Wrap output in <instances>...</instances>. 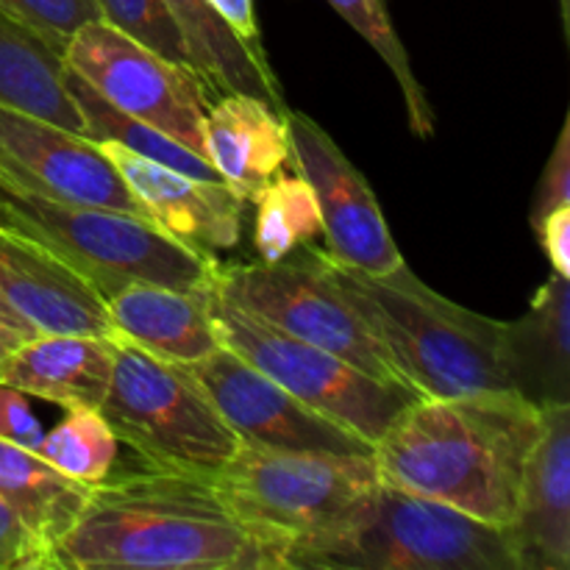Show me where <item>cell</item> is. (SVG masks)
<instances>
[{
	"label": "cell",
	"mask_w": 570,
	"mask_h": 570,
	"mask_svg": "<svg viewBox=\"0 0 570 570\" xmlns=\"http://www.w3.org/2000/svg\"><path fill=\"white\" fill-rule=\"evenodd\" d=\"M48 570H284V549L239 521L209 476L154 465L92 484Z\"/></svg>",
	"instance_id": "cell-1"
},
{
	"label": "cell",
	"mask_w": 570,
	"mask_h": 570,
	"mask_svg": "<svg viewBox=\"0 0 570 570\" xmlns=\"http://www.w3.org/2000/svg\"><path fill=\"white\" fill-rule=\"evenodd\" d=\"M543 410L515 390L417 399L373 445L382 482L510 527Z\"/></svg>",
	"instance_id": "cell-2"
},
{
	"label": "cell",
	"mask_w": 570,
	"mask_h": 570,
	"mask_svg": "<svg viewBox=\"0 0 570 570\" xmlns=\"http://www.w3.org/2000/svg\"><path fill=\"white\" fill-rule=\"evenodd\" d=\"M312 256L337 284L401 382L421 399L512 390L504 323L434 293L415 273H362L326 250Z\"/></svg>",
	"instance_id": "cell-3"
},
{
	"label": "cell",
	"mask_w": 570,
	"mask_h": 570,
	"mask_svg": "<svg viewBox=\"0 0 570 570\" xmlns=\"http://www.w3.org/2000/svg\"><path fill=\"white\" fill-rule=\"evenodd\" d=\"M284 570H521L507 527L379 479L321 532L293 540Z\"/></svg>",
	"instance_id": "cell-4"
},
{
	"label": "cell",
	"mask_w": 570,
	"mask_h": 570,
	"mask_svg": "<svg viewBox=\"0 0 570 570\" xmlns=\"http://www.w3.org/2000/svg\"><path fill=\"white\" fill-rule=\"evenodd\" d=\"M111 340V379L98 412L156 468L215 476L239 438L228 429L187 365L159 360L131 340Z\"/></svg>",
	"instance_id": "cell-5"
},
{
	"label": "cell",
	"mask_w": 570,
	"mask_h": 570,
	"mask_svg": "<svg viewBox=\"0 0 570 570\" xmlns=\"http://www.w3.org/2000/svg\"><path fill=\"white\" fill-rule=\"evenodd\" d=\"M6 220L53 248L78 273L111 295L128 284L193 289L212 282L217 259L161 232L148 217L104 206H70L0 187Z\"/></svg>",
	"instance_id": "cell-6"
},
{
	"label": "cell",
	"mask_w": 570,
	"mask_h": 570,
	"mask_svg": "<svg viewBox=\"0 0 570 570\" xmlns=\"http://www.w3.org/2000/svg\"><path fill=\"white\" fill-rule=\"evenodd\" d=\"M234 515L287 546L337 521L379 482L373 454L295 451L239 440L232 460L209 476Z\"/></svg>",
	"instance_id": "cell-7"
},
{
	"label": "cell",
	"mask_w": 570,
	"mask_h": 570,
	"mask_svg": "<svg viewBox=\"0 0 570 570\" xmlns=\"http://www.w3.org/2000/svg\"><path fill=\"white\" fill-rule=\"evenodd\" d=\"M212 312L223 348L234 351L267 379L304 401L321 415L376 445L390 423L421 395L401 384L382 382L343 356L282 332L273 323L250 315L212 287Z\"/></svg>",
	"instance_id": "cell-8"
},
{
	"label": "cell",
	"mask_w": 570,
	"mask_h": 570,
	"mask_svg": "<svg viewBox=\"0 0 570 570\" xmlns=\"http://www.w3.org/2000/svg\"><path fill=\"white\" fill-rule=\"evenodd\" d=\"M212 287L282 332L332 351L382 382L406 387L354 306L317 265L312 248L306 254H287L278 262H217Z\"/></svg>",
	"instance_id": "cell-9"
},
{
	"label": "cell",
	"mask_w": 570,
	"mask_h": 570,
	"mask_svg": "<svg viewBox=\"0 0 570 570\" xmlns=\"http://www.w3.org/2000/svg\"><path fill=\"white\" fill-rule=\"evenodd\" d=\"M61 59L115 109L170 134L206 159L204 111L212 95L193 67L165 59L100 17L67 39Z\"/></svg>",
	"instance_id": "cell-10"
},
{
	"label": "cell",
	"mask_w": 570,
	"mask_h": 570,
	"mask_svg": "<svg viewBox=\"0 0 570 570\" xmlns=\"http://www.w3.org/2000/svg\"><path fill=\"white\" fill-rule=\"evenodd\" d=\"M0 187L148 217L98 142L0 104ZM150 220V217H148Z\"/></svg>",
	"instance_id": "cell-11"
},
{
	"label": "cell",
	"mask_w": 570,
	"mask_h": 570,
	"mask_svg": "<svg viewBox=\"0 0 570 570\" xmlns=\"http://www.w3.org/2000/svg\"><path fill=\"white\" fill-rule=\"evenodd\" d=\"M289 161L306 178L321 206L323 237L334 259L362 273H390L404 265L384 212L367 178L304 111L284 109Z\"/></svg>",
	"instance_id": "cell-12"
},
{
	"label": "cell",
	"mask_w": 570,
	"mask_h": 570,
	"mask_svg": "<svg viewBox=\"0 0 570 570\" xmlns=\"http://www.w3.org/2000/svg\"><path fill=\"white\" fill-rule=\"evenodd\" d=\"M187 367L239 440L273 449L373 454L360 434L306 406L223 345Z\"/></svg>",
	"instance_id": "cell-13"
},
{
	"label": "cell",
	"mask_w": 570,
	"mask_h": 570,
	"mask_svg": "<svg viewBox=\"0 0 570 570\" xmlns=\"http://www.w3.org/2000/svg\"><path fill=\"white\" fill-rule=\"evenodd\" d=\"M0 301L33 334L115 337L106 298L53 248L0 223Z\"/></svg>",
	"instance_id": "cell-14"
},
{
	"label": "cell",
	"mask_w": 570,
	"mask_h": 570,
	"mask_svg": "<svg viewBox=\"0 0 570 570\" xmlns=\"http://www.w3.org/2000/svg\"><path fill=\"white\" fill-rule=\"evenodd\" d=\"M98 145L161 232L204 254L239 245L245 200L232 187L184 176L117 142Z\"/></svg>",
	"instance_id": "cell-15"
},
{
	"label": "cell",
	"mask_w": 570,
	"mask_h": 570,
	"mask_svg": "<svg viewBox=\"0 0 570 570\" xmlns=\"http://www.w3.org/2000/svg\"><path fill=\"white\" fill-rule=\"evenodd\" d=\"M540 410L538 443L507 529L521 570H570V404Z\"/></svg>",
	"instance_id": "cell-16"
},
{
	"label": "cell",
	"mask_w": 570,
	"mask_h": 570,
	"mask_svg": "<svg viewBox=\"0 0 570 570\" xmlns=\"http://www.w3.org/2000/svg\"><path fill=\"white\" fill-rule=\"evenodd\" d=\"M204 150L226 187L256 200L289 161L284 111L256 95H215L204 111Z\"/></svg>",
	"instance_id": "cell-17"
},
{
	"label": "cell",
	"mask_w": 570,
	"mask_h": 570,
	"mask_svg": "<svg viewBox=\"0 0 570 570\" xmlns=\"http://www.w3.org/2000/svg\"><path fill=\"white\" fill-rule=\"evenodd\" d=\"M106 309L115 334L159 360L193 365L220 348L212 282L193 289L128 284L106 295Z\"/></svg>",
	"instance_id": "cell-18"
},
{
	"label": "cell",
	"mask_w": 570,
	"mask_h": 570,
	"mask_svg": "<svg viewBox=\"0 0 570 570\" xmlns=\"http://www.w3.org/2000/svg\"><path fill=\"white\" fill-rule=\"evenodd\" d=\"M111 379V340L33 334L0 365V384L65 410H98Z\"/></svg>",
	"instance_id": "cell-19"
},
{
	"label": "cell",
	"mask_w": 570,
	"mask_h": 570,
	"mask_svg": "<svg viewBox=\"0 0 570 570\" xmlns=\"http://www.w3.org/2000/svg\"><path fill=\"white\" fill-rule=\"evenodd\" d=\"M512 390L532 404H570V278L551 276L521 321L504 323Z\"/></svg>",
	"instance_id": "cell-20"
},
{
	"label": "cell",
	"mask_w": 570,
	"mask_h": 570,
	"mask_svg": "<svg viewBox=\"0 0 570 570\" xmlns=\"http://www.w3.org/2000/svg\"><path fill=\"white\" fill-rule=\"evenodd\" d=\"M165 6L181 31L189 67L209 95L245 92L267 100L278 111L287 109L271 61L250 53L209 0H165Z\"/></svg>",
	"instance_id": "cell-21"
},
{
	"label": "cell",
	"mask_w": 570,
	"mask_h": 570,
	"mask_svg": "<svg viewBox=\"0 0 570 570\" xmlns=\"http://www.w3.org/2000/svg\"><path fill=\"white\" fill-rule=\"evenodd\" d=\"M0 104L81 134L83 120L65 83V59L42 37L0 11Z\"/></svg>",
	"instance_id": "cell-22"
},
{
	"label": "cell",
	"mask_w": 570,
	"mask_h": 570,
	"mask_svg": "<svg viewBox=\"0 0 570 570\" xmlns=\"http://www.w3.org/2000/svg\"><path fill=\"white\" fill-rule=\"evenodd\" d=\"M89 484L56 471L37 451L0 440V499L42 538L48 554L87 504Z\"/></svg>",
	"instance_id": "cell-23"
},
{
	"label": "cell",
	"mask_w": 570,
	"mask_h": 570,
	"mask_svg": "<svg viewBox=\"0 0 570 570\" xmlns=\"http://www.w3.org/2000/svg\"><path fill=\"white\" fill-rule=\"evenodd\" d=\"M65 83L70 89L72 100H76L78 111H81V137L92 139V142H117L122 148L134 150V154L145 156V159L165 165L170 170L184 173V176L200 178V181H220L215 167L204 159L200 154L189 150L170 134L159 131V128L148 126V122L137 120V117L126 115V111L115 109L109 100L100 98L81 76L65 65Z\"/></svg>",
	"instance_id": "cell-24"
},
{
	"label": "cell",
	"mask_w": 570,
	"mask_h": 570,
	"mask_svg": "<svg viewBox=\"0 0 570 570\" xmlns=\"http://www.w3.org/2000/svg\"><path fill=\"white\" fill-rule=\"evenodd\" d=\"M254 220V248L262 262H278L298 245L323 237L321 206L304 176L278 173L259 193Z\"/></svg>",
	"instance_id": "cell-25"
},
{
	"label": "cell",
	"mask_w": 570,
	"mask_h": 570,
	"mask_svg": "<svg viewBox=\"0 0 570 570\" xmlns=\"http://www.w3.org/2000/svg\"><path fill=\"white\" fill-rule=\"evenodd\" d=\"M326 3H332V9L382 56L387 70L393 72V78L401 87V95H404L412 134L421 139L432 137L438 131L434 109L429 104L426 92H423L421 81H417L415 70H412L410 53H406L404 42H401L393 20H390L387 0H326Z\"/></svg>",
	"instance_id": "cell-26"
},
{
	"label": "cell",
	"mask_w": 570,
	"mask_h": 570,
	"mask_svg": "<svg viewBox=\"0 0 570 570\" xmlns=\"http://www.w3.org/2000/svg\"><path fill=\"white\" fill-rule=\"evenodd\" d=\"M37 454L65 476L92 488L115 471L117 438L98 410L76 406L67 410L59 426L45 432Z\"/></svg>",
	"instance_id": "cell-27"
},
{
	"label": "cell",
	"mask_w": 570,
	"mask_h": 570,
	"mask_svg": "<svg viewBox=\"0 0 570 570\" xmlns=\"http://www.w3.org/2000/svg\"><path fill=\"white\" fill-rule=\"evenodd\" d=\"M95 6L100 11V20L115 26L117 31L148 45L165 59L189 67L181 31H178L165 0H95Z\"/></svg>",
	"instance_id": "cell-28"
},
{
	"label": "cell",
	"mask_w": 570,
	"mask_h": 570,
	"mask_svg": "<svg viewBox=\"0 0 570 570\" xmlns=\"http://www.w3.org/2000/svg\"><path fill=\"white\" fill-rule=\"evenodd\" d=\"M0 11L31 28L59 53L83 22L100 17L95 0H0Z\"/></svg>",
	"instance_id": "cell-29"
},
{
	"label": "cell",
	"mask_w": 570,
	"mask_h": 570,
	"mask_svg": "<svg viewBox=\"0 0 570 570\" xmlns=\"http://www.w3.org/2000/svg\"><path fill=\"white\" fill-rule=\"evenodd\" d=\"M0 570H48V546L0 499Z\"/></svg>",
	"instance_id": "cell-30"
},
{
	"label": "cell",
	"mask_w": 570,
	"mask_h": 570,
	"mask_svg": "<svg viewBox=\"0 0 570 570\" xmlns=\"http://www.w3.org/2000/svg\"><path fill=\"white\" fill-rule=\"evenodd\" d=\"M560 206H570V120L566 117L557 137L554 150H551L549 161H546L543 178L538 184L532 204V228L551 215Z\"/></svg>",
	"instance_id": "cell-31"
},
{
	"label": "cell",
	"mask_w": 570,
	"mask_h": 570,
	"mask_svg": "<svg viewBox=\"0 0 570 570\" xmlns=\"http://www.w3.org/2000/svg\"><path fill=\"white\" fill-rule=\"evenodd\" d=\"M0 440L28 451H39L45 440V429L33 415L28 395L3 384H0Z\"/></svg>",
	"instance_id": "cell-32"
},
{
	"label": "cell",
	"mask_w": 570,
	"mask_h": 570,
	"mask_svg": "<svg viewBox=\"0 0 570 570\" xmlns=\"http://www.w3.org/2000/svg\"><path fill=\"white\" fill-rule=\"evenodd\" d=\"M538 243L557 276L570 278V206H560L534 226Z\"/></svg>",
	"instance_id": "cell-33"
},
{
	"label": "cell",
	"mask_w": 570,
	"mask_h": 570,
	"mask_svg": "<svg viewBox=\"0 0 570 570\" xmlns=\"http://www.w3.org/2000/svg\"><path fill=\"white\" fill-rule=\"evenodd\" d=\"M209 3L228 22V28L243 39V45L250 53H256L259 59H267L265 48H262V31L259 22H256L254 0H209Z\"/></svg>",
	"instance_id": "cell-34"
},
{
	"label": "cell",
	"mask_w": 570,
	"mask_h": 570,
	"mask_svg": "<svg viewBox=\"0 0 570 570\" xmlns=\"http://www.w3.org/2000/svg\"><path fill=\"white\" fill-rule=\"evenodd\" d=\"M28 337H33V332L0 321V365H3V362L9 360V356L14 354V351L20 348Z\"/></svg>",
	"instance_id": "cell-35"
},
{
	"label": "cell",
	"mask_w": 570,
	"mask_h": 570,
	"mask_svg": "<svg viewBox=\"0 0 570 570\" xmlns=\"http://www.w3.org/2000/svg\"><path fill=\"white\" fill-rule=\"evenodd\" d=\"M0 321H3V323H11V326H20V328H28V326H22V323H20V317H17V315H14V312H11V309H9V306H6V304H3V301H0ZM28 332H31V328H28Z\"/></svg>",
	"instance_id": "cell-36"
},
{
	"label": "cell",
	"mask_w": 570,
	"mask_h": 570,
	"mask_svg": "<svg viewBox=\"0 0 570 570\" xmlns=\"http://www.w3.org/2000/svg\"><path fill=\"white\" fill-rule=\"evenodd\" d=\"M0 223H9V220H6V204H3V195H0Z\"/></svg>",
	"instance_id": "cell-37"
},
{
	"label": "cell",
	"mask_w": 570,
	"mask_h": 570,
	"mask_svg": "<svg viewBox=\"0 0 570 570\" xmlns=\"http://www.w3.org/2000/svg\"><path fill=\"white\" fill-rule=\"evenodd\" d=\"M562 3V11H566V17H568V0H560Z\"/></svg>",
	"instance_id": "cell-38"
}]
</instances>
